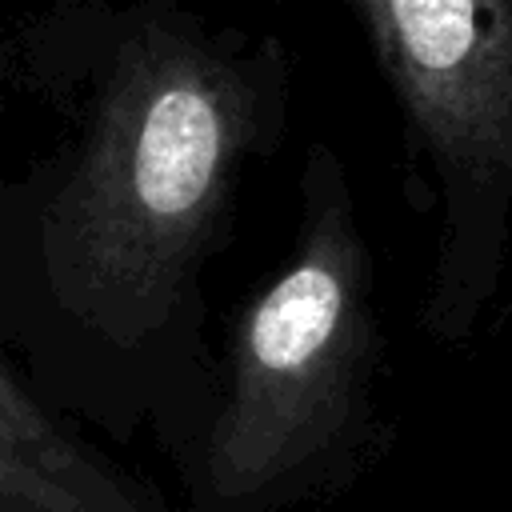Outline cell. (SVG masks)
Returning <instances> with one entry per match:
<instances>
[{"label":"cell","mask_w":512,"mask_h":512,"mask_svg":"<svg viewBox=\"0 0 512 512\" xmlns=\"http://www.w3.org/2000/svg\"><path fill=\"white\" fill-rule=\"evenodd\" d=\"M380 376L376 252L340 156L312 144L288 252L224 328L180 500L192 512H292L352 488L388 448Z\"/></svg>","instance_id":"7a4b0ae2"},{"label":"cell","mask_w":512,"mask_h":512,"mask_svg":"<svg viewBox=\"0 0 512 512\" xmlns=\"http://www.w3.org/2000/svg\"><path fill=\"white\" fill-rule=\"evenodd\" d=\"M0 512H192L56 412L0 348Z\"/></svg>","instance_id":"277c9868"},{"label":"cell","mask_w":512,"mask_h":512,"mask_svg":"<svg viewBox=\"0 0 512 512\" xmlns=\"http://www.w3.org/2000/svg\"><path fill=\"white\" fill-rule=\"evenodd\" d=\"M284 124L268 60L180 24L116 40L44 156L0 172V348L80 428L188 472L212 392L208 272Z\"/></svg>","instance_id":"6da1fadb"},{"label":"cell","mask_w":512,"mask_h":512,"mask_svg":"<svg viewBox=\"0 0 512 512\" xmlns=\"http://www.w3.org/2000/svg\"><path fill=\"white\" fill-rule=\"evenodd\" d=\"M396 92L432 228L420 328L464 348L504 288L512 244V0H352Z\"/></svg>","instance_id":"3957f363"}]
</instances>
